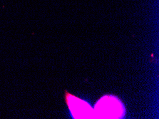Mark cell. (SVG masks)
Segmentation results:
<instances>
[{
    "mask_svg": "<svg viewBox=\"0 0 159 119\" xmlns=\"http://www.w3.org/2000/svg\"><path fill=\"white\" fill-rule=\"evenodd\" d=\"M124 114V105L114 96L102 97L96 104L95 118H121Z\"/></svg>",
    "mask_w": 159,
    "mask_h": 119,
    "instance_id": "cell-1",
    "label": "cell"
},
{
    "mask_svg": "<svg viewBox=\"0 0 159 119\" xmlns=\"http://www.w3.org/2000/svg\"><path fill=\"white\" fill-rule=\"evenodd\" d=\"M66 102L75 118H95L93 108L87 102L69 94L66 95Z\"/></svg>",
    "mask_w": 159,
    "mask_h": 119,
    "instance_id": "cell-2",
    "label": "cell"
}]
</instances>
